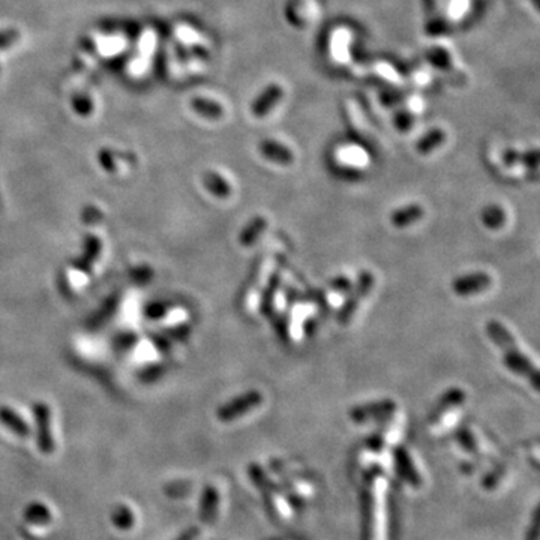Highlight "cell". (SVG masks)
Masks as SVG:
<instances>
[{
    "instance_id": "obj_10",
    "label": "cell",
    "mask_w": 540,
    "mask_h": 540,
    "mask_svg": "<svg viewBox=\"0 0 540 540\" xmlns=\"http://www.w3.org/2000/svg\"><path fill=\"white\" fill-rule=\"evenodd\" d=\"M466 397H467L466 392L461 388H452L449 390H446L441 395V398L439 399V402H437L434 413L431 416V422L432 420L434 422L435 420H439L440 417H443L444 413H448V411H450L452 408H457L464 404Z\"/></svg>"
},
{
    "instance_id": "obj_7",
    "label": "cell",
    "mask_w": 540,
    "mask_h": 540,
    "mask_svg": "<svg viewBox=\"0 0 540 540\" xmlns=\"http://www.w3.org/2000/svg\"><path fill=\"white\" fill-rule=\"evenodd\" d=\"M263 158L279 166H290L294 161V153L287 146L275 140H263L259 146Z\"/></svg>"
},
{
    "instance_id": "obj_20",
    "label": "cell",
    "mask_w": 540,
    "mask_h": 540,
    "mask_svg": "<svg viewBox=\"0 0 540 540\" xmlns=\"http://www.w3.org/2000/svg\"><path fill=\"white\" fill-rule=\"evenodd\" d=\"M483 226L490 230H499L504 226L506 222V212L499 204H490L483 208L482 213H480Z\"/></svg>"
},
{
    "instance_id": "obj_13",
    "label": "cell",
    "mask_w": 540,
    "mask_h": 540,
    "mask_svg": "<svg viewBox=\"0 0 540 540\" xmlns=\"http://www.w3.org/2000/svg\"><path fill=\"white\" fill-rule=\"evenodd\" d=\"M23 519L30 526H47L53 519V513H51L48 506L41 501H30L23 509Z\"/></svg>"
},
{
    "instance_id": "obj_16",
    "label": "cell",
    "mask_w": 540,
    "mask_h": 540,
    "mask_svg": "<svg viewBox=\"0 0 540 540\" xmlns=\"http://www.w3.org/2000/svg\"><path fill=\"white\" fill-rule=\"evenodd\" d=\"M101 252V240L97 236H88L84 240V254L81 259L75 260L74 266L77 269L89 272L92 261H95Z\"/></svg>"
},
{
    "instance_id": "obj_15",
    "label": "cell",
    "mask_w": 540,
    "mask_h": 540,
    "mask_svg": "<svg viewBox=\"0 0 540 540\" xmlns=\"http://www.w3.org/2000/svg\"><path fill=\"white\" fill-rule=\"evenodd\" d=\"M203 183L206 190L213 197H217V199L224 200L231 195V185L221 174L215 173V171H208V173L203 176Z\"/></svg>"
},
{
    "instance_id": "obj_4",
    "label": "cell",
    "mask_w": 540,
    "mask_h": 540,
    "mask_svg": "<svg viewBox=\"0 0 540 540\" xmlns=\"http://www.w3.org/2000/svg\"><path fill=\"white\" fill-rule=\"evenodd\" d=\"M37 426V444L41 453L51 455L54 452V439L51 432V410L46 402H35L32 407Z\"/></svg>"
},
{
    "instance_id": "obj_24",
    "label": "cell",
    "mask_w": 540,
    "mask_h": 540,
    "mask_svg": "<svg viewBox=\"0 0 540 540\" xmlns=\"http://www.w3.org/2000/svg\"><path fill=\"white\" fill-rule=\"evenodd\" d=\"M351 286H353V284H351V281L348 278H346V277H338L337 279H333L332 284H330V287L333 290L342 291V293H347V291L351 288Z\"/></svg>"
},
{
    "instance_id": "obj_3",
    "label": "cell",
    "mask_w": 540,
    "mask_h": 540,
    "mask_svg": "<svg viewBox=\"0 0 540 540\" xmlns=\"http://www.w3.org/2000/svg\"><path fill=\"white\" fill-rule=\"evenodd\" d=\"M263 402V395L259 390H248L242 395L233 398L221 406L217 411V416L221 422H233L234 419L250 413L251 410L257 408Z\"/></svg>"
},
{
    "instance_id": "obj_18",
    "label": "cell",
    "mask_w": 540,
    "mask_h": 540,
    "mask_svg": "<svg viewBox=\"0 0 540 540\" xmlns=\"http://www.w3.org/2000/svg\"><path fill=\"white\" fill-rule=\"evenodd\" d=\"M279 284H281V277L278 275V273L272 275L268 284H266L261 300H260V311L263 315H270V312L273 311V305H275V299H277Z\"/></svg>"
},
{
    "instance_id": "obj_11",
    "label": "cell",
    "mask_w": 540,
    "mask_h": 540,
    "mask_svg": "<svg viewBox=\"0 0 540 540\" xmlns=\"http://www.w3.org/2000/svg\"><path fill=\"white\" fill-rule=\"evenodd\" d=\"M219 506V494L217 488L206 486L200 499V519L204 524H212L217 519Z\"/></svg>"
},
{
    "instance_id": "obj_1",
    "label": "cell",
    "mask_w": 540,
    "mask_h": 540,
    "mask_svg": "<svg viewBox=\"0 0 540 540\" xmlns=\"http://www.w3.org/2000/svg\"><path fill=\"white\" fill-rule=\"evenodd\" d=\"M485 329H486V335L500 347L501 353L504 356L506 366H508L512 372L524 377V379L528 380L536 390H539L540 374L537 371V368L531 363V360L519 350L512 333L497 320L488 321Z\"/></svg>"
},
{
    "instance_id": "obj_12",
    "label": "cell",
    "mask_w": 540,
    "mask_h": 540,
    "mask_svg": "<svg viewBox=\"0 0 540 540\" xmlns=\"http://www.w3.org/2000/svg\"><path fill=\"white\" fill-rule=\"evenodd\" d=\"M0 423L20 439H28L30 435V426L24 422L20 414H17L12 408L6 406L0 407Z\"/></svg>"
},
{
    "instance_id": "obj_22",
    "label": "cell",
    "mask_w": 540,
    "mask_h": 540,
    "mask_svg": "<svg viewBox=\"0 0 540 540\" xmlns=\"http://www.w3.org/2000/svg\"><path fill=\"white\" fill-rule=\"evenodd\" d=\"M191 491V485L186 482H174L164 486V494L171 499H183Z\"/></svg>"
},
{
    "instance_id": "obj_21",
    "label": "cell",
    "mask_w": 540,
    "mask_h": 540,
    "mask_svg": "<svg viewBox=\"0 0 540 540\" xmlns=\"http://www.w3.org/2000/svg\"><path fill=\"white\" fill-rule=\"evenodd\" d=\"M503 161L508 166H515V164H518V162H524L526 166H528L531 168H536L537 162H539V157H537L536 150L530 152V153H519L515 150H508L506 153H503Z\"/></svg>"
},
{
    "instance_id": "obj_8",
    "label": "cell",
    "mask_w": 540,
    "mask_h": 540,
    "mask_svg": "<svg viewBox=\"0 0 540 540\" xmlns=\"http://www.w3.org/2000/svg\"><path fill=\"white\" fill-rule=\"evenodd\" d=\"M425 215V209L420 204H407L390 213V224L397 228H406L416 224Z\"/></svg>"
},
{
    "instance_id": "obj_23",
    "label": "cell",
    "mask_w": 540,
    "mask_h": 540,
    "mask_svg": "<svg viewBox=\"0 0 540 540\" xmlns=\"http://www.w3.org/2000/svg\"><path fill=\"white\" fill-rule=\"evenodd\" d=\"M166 314H167V303L159 302V300H157V302H150L148 306H146V315L152 320L161 319V317H164Z\"/></svg>"
},
{
    "instance_id": "obj_2",
    "label": "cell",
    "mask_w": 540,
    "mask_h": 540,
    "mask_svg": "<svg viewBox=\"0 0 540 540\" xmlns=\"http://www.w3.org/2000/svg\"><path fill=\"white\" fill-rule=\"evenodd\" d=\"M375 286V277L374 273L363 270L360 273L356 284L351 286V288L347 291V299L346 302L342 303L339 314H338V320L341 324H347L350 320L353 319V315L356 314L359 305L362 303V300L371 293L372 288Z\"/></svg>"
},
{
    "instance_id": "obj_19",
    "label": "cell",
    "mask_w": 540,
    "mask_h": 540,
    "mask_svg": "<svg viewBox=\"0 0 540 540\" xmlns=\"http://www.w3.org/2000/svg\"><path fill=\"white\" fill-rule=\"evenodd\" d=\"M444 141H446V132L443 130H439V128H435V130H431L417 141L416 149L419 153H422V155H428V153L439 149Z\"/></svg>"
},
{
    "instance_id": "obj_9",
    "label": "cell",
    "mask_w": 540,
    "mask_h": 540,
    "mask_svg": "<svg viewBox=\"0 0 540 540\" xmlns=\"http://www.w3.org/2000/svg\"><path fill=\"white\" fill-rule=\"evenodd\" d=\"M282 95H284V90H282L279 84H270L269 88L259 97V99L254 102L252 113L257 117H263L266 114H269L273 110V107L281 101Z\"/></svg>"
},
{
    "instance_id": "obj_17",
    "label": "cell",
    "mask_w": 540,
    "mask_h": 540,
    "mask_svg": "<svg viewBox=\"0 0 540 540\" xmlns=\"http://www.w3.org/2000/svg\"><path fill=\"white\" fill-rule=\"evenodd\" d=\"M111 524L120 531H130L135 524V513L126 504H116L110 513Z\"/></svg>"
},
{
    "instance_id": "obj_5",
    "label": "cell",
    "mask_w": 540,
    "mask_h": 540,
    "mask_svg": "<svg viewBox=\"0 0 540 540\" xmlns=\"http://www.w3.org/2000/svg\"><path fill=\"white\" fill-rule=\"evenodd\" d=\"M492 284L491 277L486 272H471L452 281V291L457 296L467 297L488 290Z\"/></svg>"
},
{
    "instance_id": "obj_14",
    "label": "cell",
    "mask_w": 540,
    "mask_h": 540,
    "mask_svg": "<svg viewBox=\"0 0 540 540\" xmlns=\"http://www.w3.org/2000/svg\"><path fill=\"white\" fill-rule=\"evenodd\" d=\"M268 228V219L261 215L254 217L239 233V243L242 246H252Z\"/></svg>"
},
{
    "instance_id": "obj_25",
    "label": "cell",
    "mask_w": 540,
    "mask_h": 540,
    "mask_svg": "<svg viewBox=\"0 0 540 540\" xmlns=\"http://www.w3.org/2000/svg\"><path fill=\"white\" fill-rule=\"evenodd\" d=\"M199 536H200V528L192 526V527H188L186 530H183L182 533L176 536L174 540H197V537Z\"/></svg>"
},
{
    "instance_id": "obj_6",
    "label": "cell",
    "mask_w": 540,
    "mask_h": 540,
    "mask_svg": "<svg viewBox=\"0 0 540 540\" xmlns=\"http://www.w3.org/2000/svg\"><path fill=\"white\" fill-rule=\"evenodd\" d=\"M397 404L395 401L392 399H380V401H374V402H366V404L362 406H356L353 410L350 411L351 419L357 423L368 422V420L390 414L392 411H395Z\"/></svg>"
}]
</instances>
